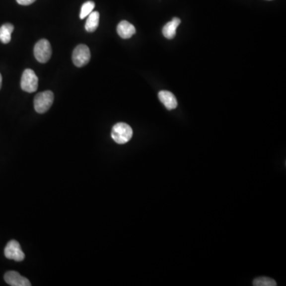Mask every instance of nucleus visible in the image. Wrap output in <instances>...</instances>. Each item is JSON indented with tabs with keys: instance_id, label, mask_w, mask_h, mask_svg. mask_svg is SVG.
<instances>
[{
	"instance_id": "obj_1",
	"label": "nucleus",
	"mask_w": 286,
	"mask_h": 286,
	"mask_svg": "<svg viewBox=\"0 0 286 286\" xmlns=\"http://www.w3.org/2000/svg\"><path fill=\"white\" fill-rule=\"evenodd\" d=\"M133 136V130L125 123H118L111 131V138L118 144H125Z\"/></svg>"
},
{
	"instance_id": "obj_2",
	"label": "nucleus",
	"mask_w": 286,
	"mask_h": 286,
	"mask_svg": "<svg viewBox=\"0 0 286 286\" xmlns=\"http://www.w3.org/2000/svg\"><path fill=\"white\" fill-rule=\"evenodd\" d=\"M54 95L51 91H45L36 95L34 100V109L38 113L43 114L49 111L54 103Z\"/></svg>"
},
{
	"instance_id": "obj_3",
	"label": "nucleus",
	"mask_w": 286,
	"mask_h": 286,
	"mask_svg": "<svg viewBox=\"0 0 286 286\" xmlns=\"http://www.w3.org/2000/svg\"><path fill=\"white\" fill-rule=\"evenodd\" d=\"M34 56L40 63H46L50 61L52 55L51 45L46 39L38 41L34 46Z\"/></svg>"
},
{
	"instance_id": "obj_4",
	"label": "nucleus",
	"mask_w": 286,
	"mask_h": 286,
	"mask_svg": "<svg viewBox=\"0 0 286 286\" xmlns=\"http://www.w3.org/2000/svg\"><path fill=\"white\" fill-rule=\"evenodd\" d=\"M38 78L35 72L30 69L24 70L21 78V88L26 92H34L38 89Z\"/></svg>"
},
{
	"instance_id": "obj_5",
	"label": "nucleus",
	"mask_w": 286,
	"mask_h": 286,
	"mask_svg": "<svg viewBox=\"0 0 286 286\" xmlns=\"http://www.w3.org/2000/svg\"><path fill=\"white\" fill-rule=\"evenodd\" d=\"M91 59L89 48L86 45H79L75 48L72 53V62L76 67L86 66Z\"/></svg>"
},
{
	"instance_id": "obj_6",
	"label": "nucleus",
	"mask_w": 286,
	"mask_h": 286,
	"mask_svg": "<svg viewBox=\"0 0 286 286\" xmlns=\"http://www.w3.org/2000/svg\"><path fill=\"white\" fill-rule=\"evenodd\" d=\"M4 255L8 259L15 262H22L25 258V254L21 249L19 243L16 240H10L8 242L4 249Z\"/></svg>"
},
{
	"instance_id": "obj_7",
	"label": "nucleus",
	"mask_w": 286,
	"mask_h": 286,
	"mask_svg": "<svg viewBox=\"0 0 286 286\" xmlns=\"http://www.w3.org/2000/svg\"><path fill=\"white\" fill-rule=\"evenodd\" d=\"M4 280L9 286H30V281L25 277L20 275L16 271H8L4 275Z\"/></svg>"
},
{
	"instance_id": "obj_8",
	"label": "nucleus",
	"mask_w": 286,
	"mask_h": 286,
	"mask_svg": "<svg viewBox=\"0 0 286 286\" xmlns=\"http://www.w3.org/2000/svg\"><path fill=\"white\" fill-rule=\"evenodd\" d=\"M158 97L167 109L173 110L177 107V99L170 91H161L158 93Z\"/></svg>"
},
{
	"instance_id": "obj_9",
	"label": "nucleus",
	"mask_w": 286,
	"mask_h": 286,
	"mask_svg": "<svg viewBox=\"0 0 286 286\" xmlns=\"http://www.w3.org/2000/svg\"><path fill=\"white\" fill-rule=\"evenodd\" d=\"M117 32L122 38L123 39H128L131 38L135 34L136 30L135 26L129 22L123 20L119 22L117 26Z\"/></svg>"
},
{
	"instance_id": "obj_10",
	"label": "nucleus",
	"mask_w": 286,
	"mask_h": 286,
	"mask_svg": "<svg viewBox=\"0 0 286 286\" xmlns=\"http://www.w3.org/2000/svg\"><path fill=\"white\" fill-rule=\"evenodd\" d=\"M181 24V19L178 18H173L172 21L168 22L162 29V34L165 38L168 39H173L176 36L177 28Z\"/></svg>"
},
{
	"instance_id": "obj_11",
	"label": "nucleus",
	"mask_w": 286,
	"mask_h": 286,
	"mask_svg": "<svg viewBox=\"0 0 286 286\" xmlns=\"http://www.w3.org/2000/svg\"><path fill=\"white\" fill-rule=\"evenodd\" d=\"M99 13L98 11H92L91 14L88 15V18H87V22L85 24V30L87 32L95 31V30L97 29L98 26H99Z\"/></svg>"
},
{
	"instance_id": "obj_12",
	"label": "nucleus",
	"mask_w": 286,
	"mask_h": 286,
	"mask_svg": "<svg viewBox=\"0 0 286 286\" xmlns=\"http://www.w3.org/2000/svg\"><path fill=\"white\" fill-rule=\"evenodd\" d=\"M14 31V26L10 23L3 24L0 27V41L3 44H8L11 40L12 32Z\"/></svg>"
},
{
	"instance_id": "obj_13",
	"label": "nucleus",
	"mask_w": 286,
	"mask_h": 286,
	"mask_svg": "<svg viewBox=\"0 0 286 286\" xmlns=\"http://www.w3.org/2000/svg\"><path fill=\"white\" fill-rule=\"evenodd\" d=\"M94 8H95V2L93 1H87L85 3H83L82 5L79 18L83 19V18L87 17L91 14V12L93 11Z\"/></svg>"
},
{
	"instance_id": "obj_14",
	"label": "nucleus",
	"mask_w": 286,
	"mask_h": 286,
	"mask_svg": "<svg viewBox=\"0 0 286 286\" xmlns=\"http://www.w3.org/2000/svg\"><path fill=\"white\" fill-rule=\"evenodd\" d=\"M253 285L254 286H276L277 283L272 278L267 277H261L254 281Z\"/></svg>"
},
{
	"instance_id": "obj_15",
	"label": "nucleus",
	"mask_w": 286,
	"mask_h": 286,
	"mask_svg": "<svg viewBox=\"0 0 286 286\" xmlns=\"http://www.w3.org/2000/svg\"><path fill=\"white\" fill-rule=\"evenodd\" d=\"M17 2L20 5H22V6H28V5H30V4L34 3L36 0H16Z\"/></svg>"
},
{
	"instance_id": "obj_16",
	"label": "nucleus",
	"mask_w": 286,
	"mask_h": 286,
	"mask_svg": "<svg viewBox=\"0 0 286 286\" xmlns=\"http://www.w3.org/2000/svg\"><path fill=\"white\" fill-rule=\"evenodd\" d=\"M2 75H1V73H0V89H1V87H2Z\"/></svg>"
}]
</instances>
